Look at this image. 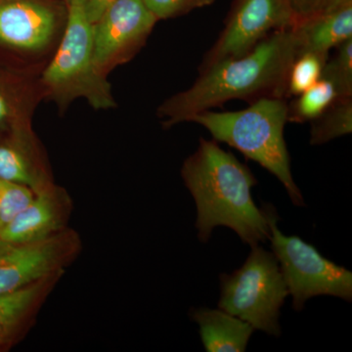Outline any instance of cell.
Listing matches in <instances>:
<instances>
[{"label":"cell","instance_id":"8992f818","mask_svg":"<svg viewBox=\"0 0 352 352\" xmlns=\"http://www.w3.org/2000/svg\"><path fill=\"white\" fill-rule=\"evenodd\" d=\"M267 220L273 254L280 263L293 308L300 311L309 298L318 296H337L352 300V273L324 258L314 245L296 236H285L277 226L276 210L271 204L261 208Z\"/></svg>","mask_w":352,"mask_h":352},{"label":"cell","instance_id":"44dd1931","mask_svg":"<svg viewBox=\"0 0 352 352\" xmlns=\"http://www.w3.org/2000/svg\"><path fill=\"white\" fill-rule=\"evenodd\" d=\"M157 20L170 19L195 9L210 6L215 0H142Z\"/></svg>","mask_w":352,"mask_h":352},{"label":"cell","instance_id":"3957f363","mask_svg":"<svg viewBox=\"0 0 352 352\" xmlns=\"http://www.w3.org/2000/svg\"><path fill=\"white\" fill-rule=\"evenodd\" d=\"M288 111L286 98L263 97L244 110L223 113L205 111L196 113L189 122L201 124L212 134L214 140L235 148L276 176L294 205L303 207L305 201L294 182L284 139Z\"/></svg>","mask_w":352,"mask_h":352},{"label":"cell","instance_id":"2e32d148","mask_svg":"<svg viewBox=\"0 0 352 352\" xmlns=\"http://www.w3.org/2000/svg\"><path fill=\"white\" fill-rule=\"evenodd\" d=\"M310 144L322 145L352 131V97H338L316 119L312 120Z\"/></svg>","mask_w":352,"mask_h":352},{"label":"cell","instance_id":"5b68a950","mask_svg":"<svg viewBox=\"0 0 352 352\" xmlns=\"http://www.w3.org/2000/svg\"><path fill=\"white\" fill-rule=\"evenodd\" d=\"M219 307L268 335H281L280 309L289 296L279 263L259 245L242 267L220 275Z\"/></svg>","mask_w":352,"mask_h":352},{"label":"cell","instance_id":"52a82bcc","mask_svg":"<svg viewBox=\"0 0 352 352\" xmlns=\"http://www.w3.org/2000/svg\"><path fill=\"white\" fill-rule=\"evenodd\" d=\"M82 249L80 234L69 227L39 242L14 244L0 241V296L65 273Z\"/></svg>","mask_w":352,"mask_h":352},{"label":"cell","instance_id":"6da1fadb","mask_svg":"<svg viewBox=\"0 0 352 352\" xmlns=\"http://www.w3.org/2000/svg\"><path fill=\"white\" fill-rule=\"evenodd\" d=\"M293 27L268 34L242 56L222 60L200 72L191 87L157 109L164 129L233 99L251 104L263 97H288L289 69L298 56Z\"/></svg>","mask_w":352,"mask_h":352},{"label":"cell","instance_id":"e0dca14e","mask_svg":"<svg viewBox=\"0 0 352 352\" xmlns=\"http://www.w3.org/2000/svg\"><path fill=\"white\" fill-rule=\"evenodd\" d=\"M337 98V90L333 83L325 78H320L289 104L288 122H311L325 112Z\"/></svg>","mask_w":352,"mask_h":352},{"label":"cell","instance_id":"5bb4252c","mask_svg":"<svg viewBox=\"0 0 352 352\" xmlns=\"http://www.w3.org/2000/svg\"><path fill=\"white\" fill-rule=\"evenodd\" d=\"M293 31L298 55L316 53L329 57L331 50L352 38V4L296 21Z\"/></svg>","mask_w":352,"mask_h":352},{"label":"cell","instance_id":"277c9868","mask_svg":"<svg viewBox=\"0 0 352 352\" xmlns=\"http://www.w3.org/2000/svg\"><path fill=\"white\" fill-rule=\"evenodd\" d=\"M68 20L61 44L44 69L41 82L59 104L85 99L96 110L116 106L112 87L97 69L94 56V24L80 0H67Z\"/></svg>","mask_w":352,"mask_h":352},{"label":"cell","instance_id":"d4e9b609","mask_svg":"<svg viewBox=\"0 0 352 352\" xmlns=\"http://www.w3.org/2000/svg\"><path fill=\"white\" fill-rule=\"evenodd\" d=\"M9 117V105L6 97L0 94V126L3 124L7 118Z\"/></svg>","mask_w":352,"mask_h":352},{"label":"cell","instance_id":"ac0fdd59","mask_svg":"<svg viewBox=\"0 0 352 352\" xmlns=\"http://www.w3.org/2000/svg\"><path fill=\"white\" fill-rule=\"evenodd\" d=\"M328 58L316 53L298 55L289 69L287 87L288 97L298 96L318 82Z\"/></svg>","mask_w":352,"mask_h":352},{"label":"cell","instance_id":"7402d4cb","mask_svg":"<svg viewBox=\"0 0 352 352\" xmlns=\"http://www.w3.org/2000/svg\"><path fill=\"white\" fill-rule=\"evenodd\" d=\"M88 20L94 24L109 6L117 0H80Z\"/></svg>","mask_w":352,"mask_h":352},{"label":"cell","instance_id":"cb8c5ba5","mask_svg":"<svg viewBox=\"0 0 352 352\" xmlns=\"http://www.w3.org/2000/svg\"><path fill=\"white\" fill-rule=\"evenodd\" d=\"M351 4H352V0H320L314 14L333 12Z\"/></svg>","mask_w":352,"mask_h":352},{"label":"cell","instance_id":"603a6c76","mask_svg":"<svg viewBox=\"0 0 352 352\" xmlns=\"http://www.w3.org/2000/svg\"><path fill=\"white\" fill-rule=\"evenodd\" d=\"M289 1L298 21L314 14L320 0H289Z\"/></svg>","mask_w":352,"mask_h":352},{"label":"cell","instance_id":"9a60e30c","mask_svg":"<svg viewBox=\"0 0 352 352\" xmlns=\"http://www.w3.org/2000/svg\"><path fill=\"white\" fill-rule=\"evenodd\" d=\"M190 317L200 327L201 342L208 352L245 351L256 330L251 324L220 308H193Z\"/></svg>","mask_w":352,"mask_h":352},{"label":"cell","instance_id":"8fae6325","mask_svg":"<svg viewBox=\"0 0 352 352\" xmlns=\"http://www.w3.org/2000/svg\"><path fill=\"white\" fill-rule=\"evenodd\" d=\"M57 21L54 11L36 0L0 3V44L17 50L41 51L52 41Z\"/></svg>","mask_w":352,"mask_h":352},{"label":"cell","instance_id":"7c38bea8","mask_svg":"<svg viewBox=\"0 0 352 352\" xmlns=\"http://www.w3.org/2000/svg\"><path fill=\"white\" fill-rule=\"evenodd\" d=\"M65 273H57L13 293L0 296V351L34 325L46 298Z\"/></svg>","mask_w":352,"mask_h":352},{"label":"cell","instance_id":"ffe728a7","mask_svg":"<svg viewBox=\"0 0 352 352\" xmlns=\"http://www.w3.org/2000/svg\"><path fill=\"white\" fill-rule=\"evenodd\" d=\"M34 196L29 187L0 178V230L31 203Z\"/></svg>","mask_w":352,"mask_h":352},{"label":"cell","instance_id":"ba28073f","mask_svg":"<svg viewBox=\"0 0 352 352\" xmlns=\"http://www.w3.org/2000/svg\"><path fill=\"white\" fill-rule=\"evenodd\" d=\"M296 21L289 0H237L200 72L222 60L242 56L268 34L289 29Z\"/></svg>","mask_w":352,"mask_h":352},{"label":"cell","instance_id":"4fadbf2b","mask_svg":"<svg viewBox=\"0 0 352 352\" xmlns=\"http://www.w3.org/2000/svg\"><path fill=\"white\" fill-rule=\"evenodd\" d=\"M0 178L29 187L34 193L54 183L29 131H18L12 138L0 141Z\"/></svg>","mask_w":352,"mask_h":352},{"label":"cell","instance_id":"d6986e66","mask_svg":"<svg viewBox=\"0 0 352 352\" xmlns=\"http://www.w3.org/2000/svg\"><path fill=\"white\" fill-rule=\"evenodd\" d=\"M336 48L332 59L324 65L321 78L333 83L338 97H352V38Z\"/></svg>","mask_w":352,"mask_h":352},{"label":"cell","instance_id":"9c48e42d","mask_svg":"<svg viewBox=\"0 0 352 352\" xmlns=\"http://www.w3.org/2000/svg\"><path fill=\"white\" fill-rule=\"evenodd\" d=\"M157 18L142 0H117L94 24V56L97 69L107 76L135 55L150 36Z\"/></svg>","mask_w":352,"mask_h":352},{"label":"cell","instance_id":"7a4b0ae2","mask_svg":"<svg viewBox=\"0 0 352 352\" xmlns=\"http://www.w3.org/2000/svg\"><path fill=\"white\" fill-rule=\"evenodd\" d=\"M199 142L182 168L183 182L197 206L199 240L207 243L215 227L226 226L252 248L265 242L270 227L252 201L251 189L258 182L252 171L217 141L201 138Z\"/></svg>","mask_w":352,"mask_h":352},{"label":"cell","instance_id":"30bf717a","mask_svg":"<svg viewBox=\"0 0 352 352\" xmlns=\"http://www.w3.org/2000/svg\"><path fill=\"white\" fill-rule=\"evenodd\" d=\"M73 210L67 190L53 183L34 193L31 203L0 230V241L27 244L48 239L69 228Z\"/></svg>","mask_w":352,"mask_h":352}]
</instances>
